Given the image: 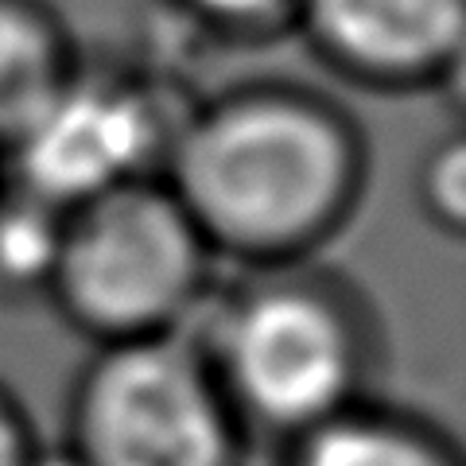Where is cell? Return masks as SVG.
I'll list each match as a JSON object with an SVG mask.
<instances>
[{
    "mask_svg": "<svg viewBox=\"0 0 466 466\" xmlns=\"http://www.w3.org/2000/svg\"><path fill=\"white\" fill-rule=\"evenodd\" d=\"M311 27L354 75L412 82L459 55L462 0H311Z\"/></svg>",
    "mask_w": 466,
    "mask_h": 466,
    "instance_id": "cell-6",
    "label": "cell"
},
{
    "mask_svg": "<svg viewBox=\"0 0 466 466\" xmlns=\"http://www.w3.org/2000/svg\"><path fill=\"white\" fill-rule=\"evenodd\" d=\"M63 210L0 179V299H43L51 284Z\"/></svg>",
    "mask_w": 466,
    "mask_h": 466,
    "instance_id": "cell-9",
    "label": "cell"
},
{
    "mask_svg": "<svg viewBox=\"0 0 466 466\" xmlns=\"http://www.w3.org/2000/svg\"><path fill=\"white\" fill-rule=\"evenodd\" d=\"M63 447L78 466H245L253 451L191 330L90 346Z\"/></svg>",
    "mask_w": 466,
    "mask_h": 466,
    "instance_id": "cell-4",
    "label": "cell"
},
{
    "mask_svg": "<svg viewBox=\"0 0 466 466\" xmlns=\"http://www.w3.org/2000/svg\"><path fill=\"white\" fill-rule=\"evenodd\" d=\"M175 128H164L152 101L133 90L70 78L5 152L8 171L0 179L66 210L116 183L159 175Z\"/></svg>",
    "mask_w": 466,
    "mask_h": 466,
    "instance_id": "cell-5",
    "label": "cell"
},
{
    "mask_svg": "<svg viewBox=\"0 0 466 466\" xmlns=\"http://www.w3.org/2000/svg\"><path fill=\"white\" fill-rule=\"evenodd\" d=\"M416 195L428 222L451 233V238H459L466 226V148L455 137L428 156Z\"/></svg>",
    "mask_w": 466,
    "mask_h": 466,
    "instance_id": "cell-10",
    "label": "cell"
},
{
    "mask_svg": "<svg viewBox=\"0 0 466 466\" xmlns=\"http://www.w3.org/2000/svg\"><path fill=\"white\" fill-rule=\"evenodd\" d=\"M187 330L249 443L272 447L373 397L385 358L370 296L319 257L218 276Z\"/></svg>",
    "mask_w": 466,
    "mask_h": 466,
    "instance_id": "cell-2",
    "label": "cell"
},
{
    "mask_svg": "<svg viewBox=\"0 0 466 466\" xmlns=\"http://www.w3.org/2000/svg\"><path fill=\"white\" fill-rule=\"evenodd\" d=\"M66 82L70 70L51 27L0 5V156L35 125Z\"/></svg>",
    "mask_w": 466,
    "mask_h": 466,
    "instance_id": "cell-8",
    "label": "cell"
},
{
    "mask_svg": "<svg viewBox=\"0 0 466 466\" xmlns=\"http://www.w3.org/2000/svg\"><path fill=\"white\" fill-rule=\"evenodd\" d=\"M164 183L222 265L319 257L370 187V156L339 109L291 90H249L179 121Z\"/></svg>",
    "mask_w": 466,
    "mask_h": 466,
    "instance_id": "cell-1",
    "label": "cell"
},
{
    "mask_svg": "<svg viewBox=\"0 0 466 466\" xmlns=\"http://www.w3.org/2000/svg\"><path fill=\"white\" fill-rule=\"evenodd\" d=\"M195 5L226 24H253L260 16H268L276 8V0H195Z\"/></svg>",
    "mask_w": 466,
    "mask_h": 466,
    "instance_id": "cell-12",
    "label": "cell"
},
{
    "mask_svg": "<svg viewBox=\"0 0 466 466\" xmlns=\"http://www.w3.org/2000/svg\"><path fill=\"white\" fill-rule=\"evenodd\" d=\"M43 440L24 400L0 381V466H35Z\"/></svg>",
    "mask_w": 466,
    "mask_h": 466,
    "instance_id": "cell-11",
    "label": "cell"
},
{
    "mask_svg": "<svg viewBox=\"0 0 466 466\" xmlns=\"http://www.w3.org/2000/svg\"><path fill=\"white\" fill-rule=\"evenodd\" d=\"M222 276L164 175L116 183L63 210L51 311L90 346L187 330Z\"/></svg>",
    "mask_w": 466,
    "mask_h": 466,
    "instance_id": "cell-3",
    "label": "cell"
},
{
    "mask_svg": "<svg viewBox=\"0 0 466 466\" xmlns=\"http://www.w3.org/2000/svg\"><path fill=\"white\" fill-rule=\"evenodd\" d=\"M276 466H466L435 420L373 397L276 447Z\"/></svg>",
    "mask_w": 466,
    "mask_h": 466,
    "instance_id": "cell-7",
    "label": "cell"
}]
</instances>
